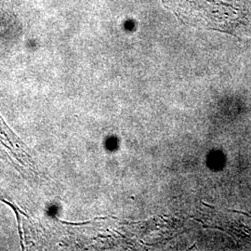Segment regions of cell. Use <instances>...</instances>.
I'll return each instance as SVG.
<instances>
[{
    "label": "cell",
    "mask_w": 251,
    "mask_h": 251,
    "mask_svg": "<svg viewBox=\"0 0 251 251\" xmlns=\"http://www.w3.org/2000/svg\"><path fill=\"white\" fill-rule=\"evenodd\" d=\"M178 18L194 26L231 34L251 35L249 0H162Z\"/></svg>",
    "instance_id": "1"
}]
</instances>
